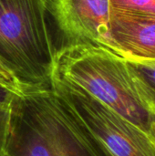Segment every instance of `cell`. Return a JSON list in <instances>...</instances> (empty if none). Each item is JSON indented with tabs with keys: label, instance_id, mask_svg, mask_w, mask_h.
<instances>
[{
	"label": "cell",
	"instance_id": "1",
	"mask_svg": "<svg viewBox=\"0 0 155 156\" xmlns=\"http://www.w3.org/2000/svg\"><path fill=\"white\" fill-rule=\"evenodd\" d=\"M7 156H107L52 89L16 93L10 103Z\"/></svg>",
	"mask_w": 155,
	"mask_h": 156
},
{
	"label": "cell",
	"instance_id": "2",
	"mask_svg": "<svg viewBox=\"0 0 155 156\" xmlns=\"http://www.w3.org/2000/svg\"><path fill=\"white\" fill-rule=\"evenodd\" d=\"M53 77L83 90L155 143V110L123 58L98 45L67 47L57 52Z\"/></svg>",
	"mask_w": 155,
	"mask_h": 156
},
{
	"label": "cell",
	"instance_id": "3",
	"mask_svg": "<svg viewBox=\"0 0 155 156\" xmlns=\"http://www.w3.org/2000/svg\"><path fill=\"white\" fill-rule=\"evenodd\" d=\"M57 52L45 0H0V63L20 93L51 89Z\"/></svg>",
	"mask_w": 155,
	"mask_h": 156
},
{
	"label": "cell",
	"instance_id": "4",
	"mask_svg": "<svg viewBox=\"0 0 155 156\" xmlns=\"http://www.w3.org/2000/svg\"><path fill=\"white\" fill-rule=\"evenodd\" d=\"M51 89L69 105L107 156H155V143L143 131L83 90L56 77Z\"/></svg>",
	"mask_w": 155,
	"mask_h": 156
},
{
	"label": "cell",
	"instance_id": "5",
	"mask_svg": "<svg viewBox=\"0 0 155 156\" xmlns=\"http://www.w3.org/2000/svg\"><path fill=\"white\" fill-rule=\"evenodd\" d=\"M58 51L91 44L108 48L109 0H45Z\"/></svg>",
	"mask_w": 155,
	"mask_h": 156
},
{
	"label": "cell",
	"instance_id": "6",
	"mask_svg": "<svg viewBox=\"0 0 155 156\" xmlns=\"http://www.w3.org/2000/svg\"><path fill=\"white\" fill-rule=\"evenodd\" d=\"M108 48L128 61L155 63V16L111 9Z\"/></svg>",
	"mask_w": 155,
	"mask_h": 156
},
{
	"label": "cell",
	"instance_id": "7",
	"mask_svg": "<svg viewBox=\"0 0 155 156\" xmlns=\"http://www.w3.org/2000/svg\"><path fill=\"white\" fill-rule=\"evenodd\" d=\"M127 62L143 94L155 110V63Z\"/></svg>",
	"mask_w": 155,
	"mask_h": 156
},
{
	"label": "cell",
	"instance_id": "8",
	"mask_svg": "<svg viewBox=\"0 0 155 156\" xmlns=\"http://www.w3.org/2000/svg\"><path fill=\"white\" fill-rule=\"evenodd\" d=\"M111 9L155 16V0H109Z\"/></svg>",
	"mask_w": 155,
	"mask_h": 156
},
{
	"label": "cell",
	"instance_id": "9",
	"mask_svg": "<svg viewBox=\"0 0 155 156\" xmlns=\"http://www.w3.org/2000/svg\"><path fill=\"white\" fill-rule=\"evenodd\" d=\"M10 122V105L0 107V156H5Z\"/></svg>",
	"mask_w": 155,
	"mask_h": 156
},
{
	"label": "cell",
	"instance_id": "10",
	"mask_svg": "<svg viewBox=\"0 0 155 156\" xmlns=\"http://www.w3.org/2000/svg\"><path fill=\"white\" fill-rule=\"evenodd\" d=\"M16 94V92L15 90L0 82V107L10 105Z\"/></svg>",
	"mask_w": 155,
	"mask_h": 156
},
{
	"label": "cell",
	"instance_id": "11",
	"mask_svg": "<svg viewBox=\"0 0 155 156\" xmlns=\"http://www.w3.org/2000/svg\"><path fill=\"white\" fill-rule=\"evenodd\" d=\"M0 82H2L3 84L9 87L10 89L15 90L16 93H20V90H19L16 81L14 80L12 76L9 74V72L4 68V66L1 63H0Z\"/></svg>",
	"mask_w": 155,
	"mask_h": 156
},
{
	"label": "cell",
	"instance_id": "12",
	"mask_svg": "<svg viewBox=\"0 0 155 156\" xmlns=\"http://www.w3.org/2000/svg\"><path fill=\"white\" fill-rule=\"evenodd\" d=\"M5 156H7V155H5Z\"/></svg>",
	"mask_w": 155,
	"mask_h": 156
}]
</instances>
